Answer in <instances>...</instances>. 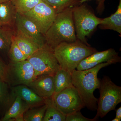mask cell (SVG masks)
I'll list each match as a JSON object with an SVG mask.
<instances>
[{
	"label": "cell",
	"instance_id": "6da1fadb",
	"mask_svg": "<svg viewBox=\"0 0 121 121\" xmlns=\"http://www.w3.org/2000/svg\"><path fill=\"white\" fill-rule=\"evenodd\" d=\"M111 62L102 63L90 69L72 72V84L78 91L85 107L92 111L97 110L98 99L95 97L94 91L99 89L100 79L98 78L99 70L111 64Z\"/></svg>",
	"mask_w": 121,
	"mask_h": 121
},
{
	"label": "cell",
	"instance_id": "7a4b0ae2",
	"mask_svg": "<svg viewBox=\"0 0 121 121\" xmlns=\"http://www.w3.org/2000/svg\"><path fill=\"white\" fill-rule=\"evenodd\" d=\"M54 50L60 68L71 73L83 60L97 52L78 39L72 43H61Z\"/></svg>",
	"mask_w": 121,
	"mask_h": 121
},
{
	"label": "cell",
	"instance_id": "3957f363",
	"mask_svg": "<svg viewBox=\"0 0 121 121\" xmlns=\"http://www.w3.org/2000/svg\"><path fill=\"white\" fill-rule=\"evenodd\" d=\"M72 8H68L57 13L52 25L44 35L45 43L52 49L61 43H72L78 39L73 21Z\"/></svg>",
	"mask_w": 121,
	"mask_h": 121
},
{
	"label": "cell",
	"instance_id": "277c9868",
	"mask_svg": "<svg viewBox=\"0 0 121 121\" xmlns=\"http://www.w3.org/2000/svg\"><path fill=\"white\" fill-rule=\"evenodd\" d=\"M72 16L77 39L85 44L90 45L87 42L86 37L101 23L102 19L97 17L83 3L73 7Z\"/></svg>",
	"mask_w": 121,
	"mask_h": 121
},
{
	"label": "cell",
	"instance_id": "5b68a950",
	"mask_svg": "<svg viewBox=\"0 0 121 121\" xmlns=\"http://www.w3.org/2000/svg\"><path fill=\"white\" fill-rule=\"evenodd\" d=\"M100 96L97 102V113L95 117L102 118L111 111L115 109L121 102V87L112 82L109 77L104 76L100 79Z\"/></svg>",
	"mask_w": 121,
	"mask_h": 121
},
{
	"label": "cell",
	"instance_id": "8992f818",
	"mask_svg": "<svg viewBox=\"0 0 121 121\" xmlns=\"http://www.w3.org/2000/svg\"><path fill=\"white\" fill-rule=\"evenodd\" d=\"M27 60L34 68L33 79L41 75L48 74L54 76L60 68L55 56L54 49L46 43Z\"/></svg>",
	"mask_w": 121,
	"mask_h": 121
},
{
	"label": "cell",
	"instance_id": "52a82bcc",
	"mask_svg": "<svg viewBox=\"0 0 121 121\" xmlns=\"http://www.w3.org/2000/svg\"><path fill=\"white\" fill-rule=\"evenodd\" d=\"M55 105L66 116L85 107L78 91L72 84L52 96Z\"/></svg>",
	"mask_w": 121,
	"mask_h": 121
},
{
	"label": "cell",
	"instance_id": "ba28073f",
	"mask_svg": "<svg viewBox=\"0 0 121 121\" xmlns=\"http://www.w3.org/2000/svg\"><path fill=\"white\" fill-rule=\"evenodd\" d=\"M34 68L27 60L10 63L7 65L6 82L12 86H28L34 78Z\"/></svg>",
	"mask_w": 121,
	"mask_h": 121
},
{
	"label": "cell",
	"instance_id": "9c48e42d",
	"mask_svg": "<svg viewBox=\"0 0 121 121\" xmlns=\"http://www.w3.org/2000/svg\"><path fill=\"white\" fill-rule=\"evenodd\" d=\"M23 14L32 21L44 36L54 22L57 13L52 8L41 0L31 10Z\"/></svg>",
	"mask_w": 121,
	"mask_h": 121
},
{
	"label": "cell",
	"instance_id": "30bf717a",
	"mask_svg": "<svg viewBox=\"0 0 121 121\" xmlns=\"http://www.w3.org/2000/svg\"><path fill=\"white\" fill-rule=\"evenodd\" d=\"M35 44L39 48L45 44L44 36L34 23L23 14L17 13L15 29Z\"/></svg>",
	"mask_w": 121,
	"mask_h": 121
},
{
	"label": "cell",
	"instance_id": "8fae6325",
	"mask_svg": "<svg viewBox=\"0 0 121 121\" xmlns=\"http://www.w3.org/2000/svg\"><path fill=\"white\" fill-rule=\"evenodd\" d=\"M121 57L118 52L113 48L102 52H97L83 60L78 65L76 69L79 71L90 69L96 65L106 62L114 64L121 62Z\"/></svg>",
	"mask_w": 121,
	"mask_h": 121
},
{
	"label": "cell",
	"instance_id": "7c38bea8",
	"mask_svg": "<svg viewBox=\"0 0 121 121\" xmlns=\"http://www.w3.org/2000/svg\"><path fill=\"white\" fill-rule=\"evenodd\" d=\"M28 86L44 99L52 97L55 92L54 76L48 74L38 76Z\"/></svg>",
	"mask_w": 121,
	"mask_h": 121
},
{
	"label": "cell",
	"instance_id": "4fadbf2b",
	"mask_svg": "<svg viewBox=\"0 0 121 121\" xmlns=\"http://www.w3.org/2000/svg\"><path fill=\"white\" fill-rule=\"evenodd\" d=\"M13 96L20 97L27 103L30 108L43 105L45 104L43 98L37 95L35 91L27 86L20 85L12 88Z\"/></svg>",
	"mask_w": 121,
	"mask_h": 121
},
{
	"label": "cell",
	"instance_id": "5bb4252c",
	"mask_svg": "<svg viewBox=\"0 0 121 121\" xmlns=\"http://www.w3.org/2000/svg\"><path fill=\"white\" fill-rule=\"evenodd\" d=\"M14 100L7 110L1 121H24L23 114L26 110L30 108L27 103L20 97L13 96Z\"/></svg>",
	"mask_w": 121,
	"mask_h": 121
},
{
	"label": "cell",
	"instance_id": "9a60e30c",
	"mask_svg": "<svg viewBox=\"0 0 121 121\" xmlns=\"http://www.w3.org/2000/svg\"><path fill=\"white\" fill-rule=\"evenodd\" d=\"M17 13L10 0L0 2V23L1 26L15 29Z\"/></svg>",
	"mask_w": 121,
	"mask_h": 121
},
{
	"label": "cell",
	"instance_id": "2e32d148",
	"mask_svg": "<svg viewBox=\"0 0 121 121\" xmlns=\"http://www.w3.org/2000/svg\"><path fill=\"white\" fill-rule=\"evenodd\" d=\"M102 30H111L121 34V0L116 12L109 17L102 19L101 23L98 25Z\"/></svg>",
	"mask_w": 121,
	"mask_h": 121
},
{
	"label": "cell",
	"instance_id": "e0dca14e",
	"mask_svg": "<svg viewBox=\"0 0 121 121\" xmlns=\"http://www.w3.org/2000/svg\"><path fill=\"white\" fill-rule=\"evenodd\" d=\"M54 95L72 84V73L60 68L54 76Z\"/></svg>",
	"mask_w": 121,
	"mask_h": 121
},
{
	"label": "cell",
	"instance_id": "ac0fdd59",
	"mask_svg": "<svg viewBox=\"0 0 121 121\" xmlns=\"http://www.w3.org/2000/svg\"><path fill=\"white\" fill-rule=\"evenodd\" d=\"M13 38L18 47L27 58L40 48L32 41L15 30Z\"/></svg>",
	"mask_w": 121,
	"mask_h": 121
},
{
	"label": "cell",
	"instance_id": "d6986e66",
	"mask_svg": "<svg viewBox=\"0 0 121 121\" xmlns=\"http://www.w3.org/2000/svg\"><path fill=\"white\" fill-rule=\"evenodd\" d=\"M44 99L47 107L43 121H65L66 116L55 105L52 97Z\"/></svg>",
	"mask_w": 121,
	"mask_h": 121
},
{
	"label": "cell",
	"instance_id": "ffe728a7",
	"mask_svg": "<svg viewBox=\"0 0 121 121\" xmlns=\"http://www.w3.org/2000/svg\"><path fill=\"white\" fill-rule=\"evenodd\" d=\"M52 8L58 13L68 8L80 4L81 0H41Z\"/></svg>",
	"mask_w": 121,
	"mask_h": 121
},
{
	"label": "cell",
	"instance_id": "44dd1931",
	"mask_svg": "<svg viewBox=\"0 0 121 121\" xmlns=\"http://www.w3.org/2000/svg\"><path fill=\"white\" fill-rule=\"evenodd\" d=\"M14 33L13 29L5 26L0 27V51H9Z\"/></svg>",
	"mask_w": 121,
	"mask_h": 121
},
{
	"label": "cell",
	"instance_id": "7402d4cb",
	"mask_svg": "<svg viewBox=\"0 0 121 121\" xmlns=\"http://www.w3.org/2000/svg\"><path fill=\"white\" fill-rule=\"evenodd\" d=\"M47 105L30 108L23 114L24 121H43Z\"/></svg>",
	"mask_w": 121,
	"mask_h": 121
},
{
	"label": "cell",
	"instance_id": "603a6c76",
	"mask_svg": "<svg viewBox=\"0 0 121 121\" xmlns=\"http://www.w3.org/2000/svg\"><path fill=\"white\" fill-rule=\"evenodd\" d=\"M14 5L17 13H24L30 11L41 0H10Z\"/></svg>",
	"mask_w": 121,
	"mask_h": 121
},
{
	"label": "cell",
	"instance_id": "cb8c5ba5",
	"mask_svg": "<svg viewBox=\"0 0 121 121\" xmlns=\"http://www.w3.org/2000/svg\"><path fill=\"white\" fill-rule=\"evenodd\" d=\"M8 52L9 56L12 62H17L27 59V57L22 52L17 44L13 37Z\"/></svg>",
	"mask_w": 121,
	"mask_h": 121
},
{
	"label": "cell",
	"instance_id": "d4e9b609",
	"mask_svg": "<svg viewBox=\"0 0 121 121\" xmlns=\"http://www.w3.org/2000/svg\"><path fill=\"white\" fill-rule=\"evenodd\" d=\"M8 85L5 82L0 81V109L8 106L10 103L11 98Z\"/></svg>",
	"mask_w": 121,
	"mask_h": 121
},
{
	"label": "cell",
	"instance_id": "484cf974",
	"mask_svg": "<svg viewBox=\"0 0 121 121\" xmlns=\"http://www.w3.org/2000/svg\"><path fill=\"white\" fill-rule=\"evenodd\" d=\"M97 120L95 117L93 119L87 118L82 115L80 111H78L66 116L65 121H95Z\"/></svg>",
	"mask_w": 121,
	"mask_h": 121
},
{
	"label": "cell",
	"instance_id": "4316f807",
	"mask_svg": "<svg viewBox=\"0 0 121 121\" xmlns=\"http://www.w3.org/2000/svg\"><path fill=\"white\" fill-rule=\"evenodd\" d=\"M93 0H81L80 4L84 3L86 1ZM96 1L97 4L96 8L97 13L99 15H101L105 9V2L106 0H95Z\"/></svg>",
	"mask_w": 121,
	"mask_h": 121
},
{
	"label": "cell",
	"instance_id": "83f0119b",
	"mask_svg": "<svg viewBox=\"0 0 121 121\" xmlns=\"http://www.w3.org/2000/svg\"><path fill=\"white\" fill-rule=\"evenodd\" d=\"M7 65L0 59V81L6 82Z\"/></svg>",
	"mask_w": 121,
	"mask_h": 121
},
{
	"label": "cell",
	"instance_id": "f1b7e54d",
	"mask_svg": "<svg viewBox=\"0 0 121 121\" xmlns=\"http://www.w3.org/2000/svg\"><path fill=\"white\" fill-rule=\"evenodd\" d=\"M121 120V107H120L116 111V117Z\"/></svg>",
	"mask_w": 121,
	"mask_h": 121
},
{
	"label": "cell",
	"instance_id": "f546056e",
	"mask_svg": "<svg viewBox=\"0 0 121 121\" xmlns=\"http://www.w3.org/2000/svg\"><path fill=\"white\" fill-rule=\"evenodd\" d=\"M121 121V119H119V118H117L115 117L112 120V121Z\"/></svg>",
	"mask_w": 121,
	"mask_h": 121
},
{
	"label": "cell",
	"instance_id": "4dcf8cb0",
	"mask_svg": "<svg viewBox=\"0 0 121 121\" xmlns=\"http://www.w3.org/2000/svg\"><path fill=\"white\" fill-rule=\"evenodd\" d=\"M9 0H0V2H5V1H8Z\"/></svg>",
	"mask_w": 121,
	"mask_h": 121
},
{
	"label": "cell",
	"instance_id": "1f68e13d",
	"mask_svg": "<svg viewBox=\"0 0 121 121\" xmlns=\"http://www.w3.org/2000/svg\"><path fill=\"white\" fill-rule=\"evenodd\" d=\"M1 24L0 23V27H1Z\"/></svg>",
	"mask_w": 121,
	"mask_h": 121
}]
</instances>
